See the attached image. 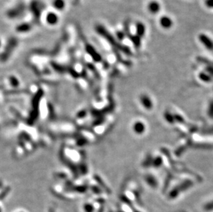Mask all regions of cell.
Listing matches in <instances>:
<instances>
[{
	"label": "cell",
	"instance_id": "cell-1",
	"mask_svg": "<svg viewBox=\"0 0 213 212\" xmlns=\"http://www.w3.org/2000/svg\"><path fill=\"white\" fill-rule=\"evenodd\" d=\"M61 151V157L66 166L82 176V173L87 172L85 165L86 156L82 151L72 147L71 145H64ZM72 171V172H73Z\"/></svg>",
	"mask_w": 213,
	"mask_h": 212
},
{
	"label": "cell",
	"instance_id": "cell-2",
	"mask_svg": "<svg viewBox=\"0 0 213 212\" xmlns=\"http://www.w3.org/2000/svg\"><path fill=\"white\" fill-rule=\"evenodd\" d=\"M25 6L24 4H19L14 6L11 9H9L6 13V15L10 19L17 18L23 14L25 10Z\"/></svg>",
	"mask_w": 213,
	"mask_h": 212
},
{
	"label": "cell",
	"instance_id": "cell-3",
	"mask_svg": "<svg viewBox=\"0 0 213 212\" xmlns=\"http://www.w3.org/2000/svg\"><path fill=\"white\" fill-rule=\"evenodd\" d=\"M17 43H18V41L15 38H11L8 43L6 45V50H4V53L2 54V59L4 61L7 60L8 57L10 56V54L11 55L13 53V50H14V48L17 47Z\"/></svg>",
	"mask_w": 213,
	"mask_h": 212
},
{
	"label": "cell",
	"instance_id": "cell-4",
	"mask_svg": "<svg viewBox=\"0 0 213 212\" xmlns=\"http://www.w3.org/2000/svg\"><path fill=\"white\" fill-rule=\"evenodd\" d=\"M85 50L86 51V53H88V54L92 57V59L94 60L95 62H101V55L97 53V50H95V48L93 47L92 45H90L88 43H86L85 44Z\"/></svg>",
	"mask_w": 213,
	"mask_h": 212
},
{
	"label": "cell",
	"instance_id": "cell-5",
	"mask_svg": "<svg viewBox=\"0 0 213 212\" xmlns=\"http://www.w3.org/2000/svg\"><path fill=\"white\" fill-rule=\"evenodd\" d=\"M30 9L35 19H39L41 13H42V6L39 3L36 1L32 2L30 5Z\"/></svg>",
	"mask_w": 213,
	"mask_h": 212
},
{
	"label": "cell",
	"instance_id": "cell-6",
	"mask_svg": "<svg viewBox=\"0 0 213 212\" xmlns=\"http://www.w3.org/2000/svg\"><path fill=\"white\" fill-rule=\"evenodd\" d=\"M133 130L134 132L138 135H141L145 131V126L144 122L137 121L133 125Z\"/></svg>",
	"mask_w": 213,
	"mask_h": 212
},
{
	"label": "cell",
	"instance_id": "cell-7",
	"mask_svg": "<svg viewBox=\"0 0 213 212\" xmlns=\"http://www.w3.org/2000/svg\"><path fill=\"white\" fill-rule=\"evenodd\" d=\"M59 16L53 12H49L46 16V22L48 25L55 26L59 22Z\"/></svg>",
	"mask_w": 213,
	"mask_h": 212
},
{
	"label": "cell",
	"instance_id": "cell-8",
	"mask_svg": "<svg viewBox=\"0 0 213 212\" xmlns=\"http://www.w3.org/2000/svg\"><path fill=\"white\" fill-rule=\"evenodd\" d=\"M140 102H141L142 106L146 110H151L153 108V102L150 98L146 94H142L140 97Z\"/></svg>",
	"mask_w": 213,
	"mask_h": 212
},
{
	"label": "cell",
	"instance_id": "cell-9",
	"mask_svg": "<svg viewBox=\"0 0 213 212\" xmlns=\"http://www.w3.org/2000/svg\"><path fill=\"white\" fill-rule=\"evenodd\" d=\"M32 28H33V26L29 23H22V24L17 26L15 30L19 33H26L31 31Z\"/></svg>",
	"mask_w": 213,
	"mask_h": 212
},
{
	"label": "cell",
	"instance_id": "cell-10",
	"mask_svg": "<svg viewBox=\"0 0 213 212\" xmlns=\"http://www.w3.org/2000/svg\"><path fill=\"white\" fill-rule=\"evenodd\" d=\"M200 42L203 43V45L205 46L206 48L208 50H213V42L212 41L207 37L206 34H201L199 37Z\"/></svg>",
	"mask_w": 213,
	"mask_h": 212
},
{
	"label": "cell",
	"instance_id": "cell-11",
	"mask_svg": "<svg viewBox=\"0 0 213 212\" xmlns=\"http://www.w3.org/2000/svg\"><path fill=\"white\" fill-rule=\"evenodd\" d=\"M160 24L164 28H170L173 26V21L167 16H163L160 19Z\"/></svg>",
	"mask_w": 213,
	"mask_h": 212
},
{
	"label": "cell",
	"instance_id": "cell-12",
	"mask_svg": "<svg viewBox=\"0 0 213 212\" xmlns=\"http://www.w3.org/2000/svg\"><path fill=\"white\" fill-rule=\"evenodd\" d=\"M52 6L56 10L62 11L66 7V2L64 0H53Z\"/></svg>",
	"mask_w": 213,
	"mask_h": 212
},
{
	"label": "cell",
	"instance_id": "cell-13",
	"mask_svg": "<svg viewBox=\"0 0 213 212\" xmlns=\"http://www.w3.org/2000/svg\"><path fill=\"white\" fill-rule=\"evenodd\" d=\"M148 7L150 12L153 14H156L160 10V5L157 2H151Z\"/></svg>",
	"mask_w": 213,
	"mask_h": 212
},
{
	"label": "cell",
	"instance_id": "cell-14",
	"mask_svg": "<svg viewBox=\"0 0 213 212\" xmlns=\"http://www.w3.org/2000/svg\"><path fill=\"white\" fill-rule=\"evenodd\" d=\"M154 178L152 176H147V178H145V180H146L148 184H149L151 187H157V181H155V179H154Z\"/></svg>",
	"mask_w": 213,
	"mask_h": 212
},
{
	"label": "cell",
	"instance_id": "cell-15",
	"mask_svg": "<svg viewBox=\"0 0 213 212\" xmlns=\"http://www.w3.org/2000/svg\"><path fill=\"white\" fill-rule=\"evenodd\" d=\"M84 209L86 212H93L95 210V208L92 206V205L89 204V203H86V204L84 205Z\"/></svg>",
	"mask_w": 213,
	"mask_h": 212
},
{
	"label": "cell",
	"instance_id": "cell-16",
	"mask_svg": "<svg viewBox=\"0 0 213 212\" xmlns=\"http://www.w3.org/2000/svg\"><path fill=\"white\" fill-rule=\"evenodd\" d=\"M204 210L207 211H212L213 210V201L207 203V204L204 206Z\"/></svg>",
	"mask_w": 213,
	"mask_h": 212
},
{
	"label": "cell",
	"instance_id": "cell-17",
	"mask_svg": "<svg viewBox=\"0 0 213 212\" xmlns=\"http://www.w3.org/2000/svg\"><path fill=\"white\" fill-rule=\"evenodd\" d=\"M206 3L208 7H213V0H206Z\"/></svg>",
	"mask_w": 213,
	"mask_h": 212
},
{
	"label": "cell",
	"instance_id": "cell-18",
	"mask_svg": "<svg viewBox=\"0 0 213 212\" xmlns=\"http://www.w3.org/2000/svg\"><path fill=\"white\" fill-rule=\"evenodd\" d=\"M1 44H2V42H1V40H0V47H1Z\"/></svg>",
	"mask_w": 213,
	"mask_h": 212
},
{
	"label": "cell",
	"instance_id": "cell-19",
	"mask_svg": "<svg viewBox=\"0 0 213 212\" xmlns=\"http://www.w3.org/2000/svg\"><path fill=\"white\" fill-rule=\"evenodd\" d=\"M0 212H2V209H1V207H0Z\"/></svg>",
	"mask_w": 213,
	"mask_h": 212
},
{
	"label": "cell",
	"instance_id": "cell-20",
	"mask_svg": "<svg viewBox=\"0 0 213 212\" xmlns=\"http://www.w3.org/2000/svg\"><path fill=\"white\" fill-rule=\"evenodd\" d=\"M75 1H78V0H75Z\"/></svg>",
	"mask_w": 213,
	"mask_h": 212
},
{
	"label": "cell",
	"instance_id": "cell-21",
	"mask_svg": "<svg viewBox=\"0 0 213 212\" xmlns=\"http://www.w3.org/2000/svg\"><path fill=\"white\" fill-rule=\"evenodd\" d=\"M135 212H139V211H135Z\"/></svg>",
	"mask_w": 213,
	"mask_h": 212
}]
</instances>
